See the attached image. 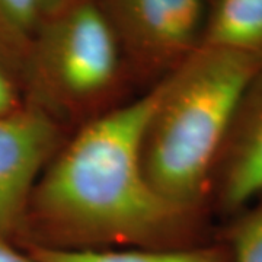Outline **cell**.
I'll return each mask as SVG.
<instances>
[{
    "label": "cell",
    "mask_w": 262,
    "mask_h": 262,
    "mask_svg": "<svg viewBox=\"0 0 262 262\" xmlns=\"http://www.w3.org/2000/svg\"><path fill=\"white\" fill-rule=\"evenodd\" d=\"M156 98L155 84L58 147L29 195L19 246L101 251L210 242L206 226L159 195L144 175L141 143Z\"/></svg>",
    "instance_id": "cell-1"
},
{
    "label": "cell",
    "mask_w": 262,
    "mask_h": 262,
    "mask_svg": "<svg viewBox=\"0 0 262 262\" xmlns=\"http://www.w3.org/2000/svg\"><path fill=\"white\" fill-rule=\"evenodd\" d=\"M261 64L259 54L201 44L156 83L141 143L144 175L159 195L204 226L234 106Z\"/></svg>",
    "instance_id": "cell-2"
},
{
    "label": "cell",
    "mask_w": 262,
    "mask_h": 262,
    "mask_svg": "<svg viewBox=\"0 0 262 262\" xmlns=\"http://www.w3.org/2000/svg\"><path fill=\"white\" fill-rule=\"evenodd\" d=\"M27 94L47 111L79 113L101 102L127 69L98 0H67L48 16L20 56Z\"/></svg>",
    "instance_id": "cell-3"
},
{
    "label": "cell",
    "mask_w": 262,
    "mask_h": 262,
    "mask_svg": "<svg viewBox=\"0 0 262 262\" xmlns=\"http://www.w3.org/2000/svg\"><path fill=\"white\" fill-rule=\"evenodd\" d=\"M127 69L159 80L201 46L207 0H98Z\"/></svg>",
    "instance_id": "cell-4"
},
{
    "label": "cell",
    "mask_w": 262,
    "mask_h": 262,
    "mask_svg": "<svg viewBox=\"0 0 262 262\" xmlns=\"http://www.w3.org/2000/svg\"><path fill=\"white\" fill-rule=\"evenodd\" d=\"M61 127L54 114L29 101L0 117V234L20 244L32 188L58 147Z\"/></svg>",
    "instance_id": "cell-5"
},
{
    "label": "cell",
    "mask_w": 262,
    "mask_h": 262,
    "mask_svg": "<svg viewBox=\"0 0 262 262\" xmlns=\"http://www.w3.org/2000/svg\"><path fill=\"white\" fill-rule=\"evenodd\" d=\"M262 194V64L234 106L211 182V213L229 219Z\"/></svg>",
    "instance_id": "cell-6"
},
{
    "label": "cell",
    "mask_w": 262,
    "mask_h": 262,
    "mask_svg": "<svg viewBox=\"0 0 262 262\" xmlns=\"http://www.w3.org/2000/svg\"><path fill=\"white\" fill-rule=\"evenodd\" d=\"M41 262H232L222 241L182 248H136L101 251H64L41 246H22Z\"/></svg>",
    "instance_id": "cell-7"
},
{
    "label": "cell",
    "mask_w": 262,
    "mask_h": 262,
    "mask_svg": "<svg viewBox=\"0 0 262 262\" xmlns=\"http://www.w3.org/2000/svg\"><path fill=\"white\" fill-rule=\"evenodd\" d=\"M201 44L262 56V0H210Z\"/></svg>",
    "instance_id": "cell-8"
},
{
    "label": "cell",
    "mask_w": 262,
    "mask_h": 262,
    "mask_svg": "<svg viewBox=\"0 0 262 262\" xmlns=\"http://www.w3.org/2000/svg\"><path fill=\"white\" fill-rule=\"evenodd\" d=\"M66 2L0 0V39L20 58L44 20Z\"/></svg>",
    "instance_id": "cell-9"
},
{
    "label": "cell",
    "mask_w": 262,
    "mask_h": 262,
    "mask_svg": "<svg viewBox=\"0 0 262 262\" xmlns=\"http://www.w3.org/2000/svg\"><path fill=\"white\" fill-rule=\"evenodd\" d=\"M226 220L217 239L229 248L232 262H262V194Z\"/></svg>",
    "instance_id": "cell-10"
},
{
    "label": "cell",
    "mask_w": 262,
    "mask_h": 262,
    "mask_svg": "<svg viewBox=\"0 0 262 262\" xmlns=\"http://www.w3.org/2000/svg\"><path fill=\"white\" fill-rule=\"evenodd\" d=\"M25 94L20 58L0 39V117L22 110L29 102Z\"/></svg>",
    "instance_id": "cell-11"
},
{
    "label": "cell",
    "mask_w": 262,
    "mask_h": 262,
    "mask_svg": "<svg viewBox=\"0 0 262 262\" xmlns=\"http://www.w3.org/2000/svg\"><path fill=\"white\" fill-rule=\"evenodd\" d=\"M0 262H41L22 246L0 234Z\"/></svg>",
    "instance_id": "cell-12"
},
{
    "label": "cell",
    "mask_w": 262,
    "mask_h": 262,
    "mask_svg": "<svg viewBox=\"0 0 262 262\" xmlns=\"http://www.w3.org/2000/svg\"><path fill=\"white\" fill-rule=\"evenodd\" d=\"M61 2H67V0H61Z\"/></svg>",
    "instance_id": "cell-13"
}]
</instances>
